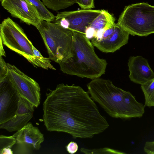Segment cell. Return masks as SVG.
Here are the masks:
<instances>
[{"instance_id": "obj_1", "label": "cell", "mask_w": 154, "mask_h": 154, "mask_svg": "<svg viewBox=\"0 0 154 154\" xmlns=\"http://www.w3.org/2000/svg\"><path fill=\"white\" fill-rule=\"evenodd\" d=\"M48 90L43 116L48 131L67 133L74 139L92 138L109 127L89 93L80 86L61 83Z\"/></svg>"}, {"instance_id": "obj_2", "label": "cell", "mask_w": 154, "mask_h": 154, "mask_svg": "<svg viewBox=\"0 0 154 154\" xmlns=\"http://www.w3.org/2000/svg\"><path fill=\"white\" fill-rule=\"evenodd\" d=\"M87 87L92 99L112 118H140L144 113L145 106L138 102L129 91L115 86L109 80L96 78Z\"/></svg>"}, {"instance_id": "obj_3", "label": "cell", "mask_w": 154, "mask_h": 154, "mask_svg": "<svg viewBox=\"0 0 154 154\" xmlns=\"http://www.w3.org/2000/svg\"><path fill=\"white\" fill-rule=\"evenodd\" d=\"M72 39V56L59 63L61 70L67 74L92 80L105 74L106 60L97 56L85 34L73 31Z\"/></svg>"}, {"instance_id": "obj_4", "label": "cell", "mask_w": 154, "mask_h": 154, "mask_svg": "<svg viewBox=\"0 0 154 154\" xmlns=\"http://www.w3.org/2000/svg\"><path fill=\"white\" fill-rule=\"evenodd\" d=\"M0 39L10 49L22 56L35 67L55 70L49 58H39L33 53L32 42L23 29L11 18L4 19L0 24Z\"/></svg>"}, {"instance_id": "obj_5", "label": "cell", "mask_w": 154, "mask_h": 154, "mask_svg": "<svg viewBox=\"0 0 154 154\" xmlns=\"http://www.w3.org/2000/svg\"><path fill=\"white\" fill-rule=\"evenodd\" d=\"M36 27L43 40L50 60L59 63L72 56L73 31L43 20Z\"/></svg>"}, {"instance_id": "obj_6", "label": "cell", "mask_w": 154, "mask_h": 154, "mask_svg": "<svg viewBox=\"0 0 154 154\" xmlns=\"http://www.w3.org/2000/svg\"><path fill=\"white\" fill-rule=\"evenodd\" d=\"M117 23L132 35L154 33V6L142 2L125 6Z\"/></svg>"}, {"instance_id": "obj_7", "label": "cell", "mask_w": 154, "mask_h": 154, "mask_svg": "<svg viewBox=\"0 0 154 154\" xmlns=\"http://www.w3.org/2000/svg\"><path fill=\"white\" fill-rule=\"evenodd\" d=\"M7 65V76L20 95L30 102L35 107H38L41 99V89L39 84L15 66L8 63Z\"/></svg>"}, {"instance_id": "obj_8", "label": "cell", "mask_w": 154, "mask_h": 154, "mask_svg": "<svg viewBox=\"0 0 154 154\" xmlns=\"http://www.w3.org/2000/svg\"><path fill=\"white\" fill-rule=\"evenodd\" d=\"M101 10L83 9L58 13L53 22L62 27L85 34Z\"/></svg>"}, {"instance_id": "obj_9", "label": "cell", "mask_w": 154, "mask_h": 154, "mask_svg": "<svg viewBox=\"0 0 154 154\" xmlns=\"http://www.w3.org/2000/svg\"><path fill=\"white\" fill-rule=\"evenodd\" d=\"M20 95L8 77L0 82V124L16 113Z\"/></svg>"}, {"instance_id": "obj_10", "label": "cell", "mask_w": 154, "mask_h": 154, "mask_svg": "<svg viewBox=\"0 0 154 154\" xmlns=\"http://www.w3.org/2000/svg\"><path fill=\"white\" fill-rule=\"evenodd\" d=\"M129 34L117 23L105 30L98 41L91 42L101 51L112 53L128 42Z\"/></svg>"}, {"instance_id": "obj_11", "label": "cell", "mask_w": 154, "mask_h": 154, "mask_svg": "<svg viewBox=\"0 0 154 154\" xmlns=\"http://www.w3.org/2000/svg\"><path fill=\"white\" fill-rule=\"evenodd\" d=\"M2 6L13 17L35 27L42 20L33 6L27 0H1Z\"/></svg>"}, {"instance_id": "obj_12", "label": "cell", "mask_w": 154, "mask_h": 154, "mask_svg": "<svg viewBox=\"0 0 154 154\" xmlns=\"http://www.w3.org/2000/svg\"><path fill=\"white\" fill-rule=\"evenodd\" d=\"M128 66L129 76L133 82L142 85L154 79V72L147 60L142 56L130 57Z\"/></svg>"}, {"instance_id": "obj_13", "label": "cell", "mask_w": 154, "mask_h": 154, "mask_svg": "<svg viewBox=\"0 0 154 154\" xmlns=\"http://www.w3.org/2000/svg\"><path fill=\"white\" fill-rule=\"evenodd\" d=\"M13 136L15 138L16 144H24L32 146L33 149L38 150L44 140V135L38 128L28 122Z\"/></svg>"}, {"instance_id": "obj_14", "label": "cell", "mask_w": 154, "mask_h": 154, "mask_svg": "<svg viewBox=\"0 0 154 154\" xmlns=\"http://www.w3.org/2000/svg\"><path fill=\"white\" fill-rule=\"evenodd\" d=\"M33 113L16 114L7 122L0 124V128L9 132L18 131L25 126L33 116Z\"/></svg>"}, {"instance_id": "obj_15", "label": "cell", "mask_w": 154, "mask_h": 154, "mask_svg": "<svg viewBox=\"0 0 154 154\" xmlns=\"http://www.w3.org/2000/svg\"><path fill=\"white\" fill-rule=\"evenodd\" d=\"M115 19L112 15L107 11L101 10V13L92 22L89 27L94 30V34L98 31L110 27L115 24Z\"/></svg>"}, {"instance_id": "obj_16", "label": "cell", "mask_w": 154, "mask_h": 154, "mask_svg": "<svg viewBox=\"0 0 154 154\" xmlns=\"http://www.w3.org/2000/svg\"><path fill=\"white\" fill-rule=\"evenodd\" d=\"M33 7L39 18L48 22H53L55 16L40 0H27Z\"/></svg>"}, {"instance_id": "obj_17", "label": "cell", "mask_w": 154, "mask_h": 154, "mask_svg": "<svg viewBox=\"0 0 154 154\" xmlns=\"http://www.w3.org/2000/svg\"><path fill=\"white\" fill-rule=\"evenodd\" d=\"M44 5L51 10L58 11L70 6L76 0H42Z\"/></svg>"}, {"instance_id": "obj_18", "label": "cell", "mask_w": 154, "mask_h": 154, "mask_svg": "<svg viewBox=\"0 0 154 154\" xmlns=\"http://www.w3.org/2000/svg\"><path fill=\"white\" fill-rule=\"evenodd\" d=\"M145 98V106H154V79L141 85Z\"/></svg>"}, {"instance_id": "obj_19", "label": "cell", "mask_w": 154, "mask_h": 154, "mask_svg": "<svg viewBox=\"0 0 154 154\" xmlns=\"http://www.w3.org/2000/svg\"><path fill=\"white\" fill-rule=\"evenodd\" d=\"M35 107L30 102L20 95L16 113L25 114L33 113Z\"/></svg>"}, {"instance_id": "obj_20", "label": "cell", "mask_w": 154, "mask_h": 154, "mask_svg": "<svg viewBox=\"0 0 154 154\" xmlns=\"http://www.w3.org/2000/svg\"><path fill=\"white\" fill-rule=\"evenodd\" d=\"M80 150L83 153L86 154H125L117 150L105 147L100 149H89L84 148H82Z\"/></svg>"}, {"instance_id": "obj_21", "label": "cell", "mask_w": 154, "mask_h": 154, "mask_svg": "<svg viewBox=\"0 0 154 154\" xmlns=\"http://www.w3.org/2000/svg\"><path fill=\"white\" fill-rule=\"evenodd\" d=\"M16 143V139L13 135L6 136L1 135L0 136V151L5 148H11Z\"/></svg>"}, {"instance_id": "obj_22", "label": "cell", "mask_w": 154, "mask_h": 154, "mask_svg": "<svg viewBox=\"0 0 154 154\" xmlns=\"http://www.w3.org/2000/svg\"><path fill=\"white\" fill-rule=\"evenodd\" d=\"M0 82L7 76L8 68L7 63L2 57H0Z\"/></svg>"}, {"instance_id": "obj_23", "label": "cell", "mask_w": 154, "mask_h": 154, "mask_svg": "<svg viewBox=\"0 0 154 154\" xmlns=\"http://www.w3.org/2000/svg\"><path fill=\"white\" fill-rule=\"evenodd\" d=\"M75 2L83 9L94 8V0H76Z\"/></svg>"}, {"instance_id": "obj_24", "label": "cell", "mask_w": 154, "mask_h": 154, "mask_svg": "<svg viewBox=\"0 0 154 154\" xmlns=\"http://www.w3.org/2000/svg\"><path fill=\"white\" fill-rule=\"evenodd\" d=\"M17 147L16 150V153L27 154L30 153L33 147L24 144H17Z\"/></svg>"}, {"instance_id": "obj_25", "label": "cell", "mask_w": 154, "mask_h": 154, "mask_svg": "<svg viewBox=\"0 0 154 154\" xmlns=\"http://www.w3.org/2000/svg\"><path fill=\"white\" fill-rule=\"evenodd\" d=\"M66 148L69 153L73 154L77 151L78 149V146L76 143L71 141L66 146Z\"/></svg>"}, {"instance_id": "obj_26", "label": "cell", "mask_w": 154, "mask_h": 154, "mask_svg": "<svg viewBox=\"0 0 154 154\" xmlns=\"http://www.w3.org/2000/svg\"><path fill=\"white\" fill-rule=\"evenodd\" d=\"M144 150L146 153L154 154V141L146 142L144 146Z\"/></svg>"}, {"instance_id": "obj_27", "label": "cell", "mask_w": 154, "mask_h": 154, "mask_svg": "<svg viewBox=\"0 0 154 154\" xmlns=\"http://www.w3.org/2000/svg\"><path fill=\"white\" fill-rule=\"evenodd\" d=\"M13 152L12 151L11 148H5L0 151V154H13Z\"/></svg>"}, {"instance_id": "obj_28", "label": "cell", "mask_w": 154, "mask_h": 154, "mask_svg": "<svg viewBox=\"0 0 154 154\" xmlns=\"http://www.w3.org/2000/svg\"><path fill=\"white\" fill-rule=\"evenodd\" d=\"M3 42L0 39V57L3 56H5V53L4 50L3 45Z\"/></svg>"}, {"instance_id": "obj_29", "label": "cell", "mask_w": 154, "mask_h": 154, "mask_svg": "<svg viewBox=\"0 0 154 154\" xmlns=\"http://www.w3.org/2000/svg\"><path fill=\"white\" fill-rule=\"evenodd\" d=\"M1 0H0V1H1Z\"/></svg>"}]
</instances>
